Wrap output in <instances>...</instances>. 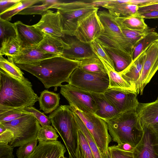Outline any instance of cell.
<instances>
[{
	"mask_svg": "<svg viewBox=\"0 0 158 158\" xmlns=\"http://www.w3.org/2000/svg\"><path fill=\"white\" fill-rule=\"evenodd\" d=\"M81 61L74 60L58 56L28 64H15L20 69L38 78L45 88L60 86L68 82L70 77L78 67Z\"/></svg>",
	"mask_w": 158,
	"mask_h": 158,
	"instance_id": "obj_1",
	"label": "cell"
},
{
	"mask_svg": "<svg viewBox=\"0 0 158 158\" xmlns=\"http://www.w3.org/2000/svg\"><path fill=\"white\" fill-rule=\"evenodd\" d=\"M39 97L27 79L20 81L0 69V106L23 109L33 106Z\"/></svg>",
	"mask_w": 158,
	"mask_h": 158,
	"instance_id": "obj_2",
	"label": "cell"
},
{
	"mask_svg": "<svg viewBox=\"0 0 158 158\" xmlns=\"http://www.w3.org/2000/svg\"><path fill=\"white\" fill-rule=\"evenodd\" d=\"M105 122L113 142L127 143L135 148L142 138L144 131L136 110L120 114Z\"/></svg>",
	"mask_w": 158,
	"mask_h": 158,
	"instance_id": "obj_3",
	"label": "cell"
},
{
	"mask_svg": "<svg viewBox=\"0 0 158 158\" xmlns=\"http://www.w3.org/2000/svg\"><path fill=\"white\" fill-rule=\"evenodd\" d=\"M48 117L64 143L69 158H77L78 127L70 106H60Z\"/></svg>",
	"mask_w": 158,
	"mask_h": 158,
	"instance_id": "obj_4",
	"label": "cell"
},
{
	"mask_svg": "<svg viewBox=\"0 0 158 158\" xmlns=\"http://www.w3.org/2000/svg\"><path fill=\"white\" fill-rule=\"evenodd\" d=\"M51 8L56 9L59 12L63 33L65 35L74 36L79 20L89 13L98 10L99 8L91 1L64 2L59 1Z\"/></svg>",
	"mask_w": 158,
	"mask_h": 158,
	"instance_id": "obj_5",
	"label": "cell"
},
{
	"mask_svg": "<svg viewBox=\"0 0 158 158\" xmlns=\"http://www.w3.org/2000/svg\"><path fill=\"white\" fill-rule=\"evenodd\" d=\"M1 123L13 133V140L8 144L13 148L19 147L37 139L38 133L42 127L38 121L31 114Z\"/></svg>",
	"mask_w": 158,
	"mask_h": 158,
	"instance_id": "obj_6",
	"label": "cell"
},
{
	"mask_svg": "<svg viewBox=\"0 0 158 158\" xmlns=\"http://www.w3.org/2000/svg\"><path fill=\"white\" fill-rule=\"evenodd\" d=\"M70 106L84 123L100 150L106 154L109 144L112 140L106 123L94 114L85 113Z\"/></svg>",
	"mask_w": 158,
	"mask_h": 158,
	"instance_id": "obj_7",
	"label": "cell"
},
{
	"mask_svg": "<svg viewBox=\"0 0 158 158\" xmlns=\"http://www.w3.org/2000/svg\"><path fill=\"white\" fill-rule=\"evenodd\" d=\"M68 83L89 92L104 93L109 89V80L107 74L90 73L78 67L71 75Z\"/></svg>",
	"mask_w": 158,
	"mask_h": 158,
	"instance_id": "obj_8",
	"label": "cell"
},
{
	"mask_svg": "<svg viewBox=\"0 0 158 158\" xmlns=\"http://www.w3.org/2000/svg\"><path fill=\"white\" fill-rule=\"evenodd\" d=\"M60 87V93L70 106L85 113L95 114L96 104L91 93L69 84Z\"/></svg>",
	"mask_w": 158,
	"mask_h": 158,
	"instance_id": "obj_9",
	"label": "cell"
},
{
	"mask_svg": "<svg viewBox=\"0 0 158 158\" xmlns=\"http://www.w3.org/2000/svg\"><path fill=\"white\" fill-rule=\"evenodd\" d=\"M98 11L89 13L78 21L74 36L81 41L90 44L104 32Z\"/></svg>",
	"mask_w": 158,
	"mask_h": 158,
	"instance_id": "obj_10",
	"label": "cell"
},
{
	"mask_svg": "<svg viewBox=\"0 0 158 158\" xmlns=\"http://www.w3.org/2000/svg\"><path fill=\"white\" fill-rule=\"evenodd\" d=\"M140 77L136 84L137 94H143L144 89L158 70V40L146 49Z\"/></svg>",
	"mask_w": 158,
	"mask_h": 158,
	"instance_id": "obj_11",
	"label": "cell"
},
{
	"mask_svg": "<svg viewBox=\"0 0 158 158\" xmlns=\"http://www.w3.org/2000/svg\"><path fill=\"white\" fill-rule=\"evenodd\" d=\"M104 94L120 114L136 110L139 103L135 93L109 88Z\"/></svg>",
	"mask_w": 158,
	"mask_h": 158,
	"instance_id": "obj_12",
	"label": "cell"
},
{
	"mask_svg": "<svg viewBox=\"0 0 158 158\" xmlns=\"http://www.w3.org/2000/svg\"><path fill=\"white\" fill-rule=\"evenodd\" d=\"M142 139L135 147L133 153L134 158H158V138L150 126L143 127Z\"/></svg>",
	"mask_w": 158,
	"mask_h": 158,
	"instance_id": "obj_13",
	"label": "cell"
},
{
	"mask_svg": "<svg viewBox=\"0 0 158 158\" xmlns=\"http://www.w3.org/2000/svg\"><path fill=\"white\" fill-rule=\"evenodd\" d=\"M65 37V41L69 48L64 50L61 56L67 59L77 61L98 57L92 50L90 44L83 42L74 36Z\"/></svg>",
	"mask_w": 158,
	"mask_h": 158,
	"instance_id": "obj_14",
	"label": "cell"
},
{
	"mask_svg": "<svg viewBox=\"0 0 158 158\" xmlns=\"http://www.w3.org/2000/svg\"><path fill=\"white\" fill-rule=\"evenodd\" d=\"M17 38L22 48L38 44L43 39L44 33L33 25L25 24L20 21L14 23Z\"/></svg>",
	"mask_w": 158,
	"mask_h": 158,
	"instance_id": "obj_15",
	"label": "cell"
},
{
	"mask_svg": "<svg viewBox=\"0 0 158 158\" xmlns=\"http://www.w3.org/2000/svg\"><path fill=\"white\" fill-rule=\"evenodd\" d=\"M34 25L44 33L53 36L63 37L65 35L63 32L60 14L57 11L54 12L48 10L41 15L39 21Z\"/></svg>",
	"mask_w": 158,
	"mask_h": 158,
	"instance_id": "obj_16",
	"label": "cell"
},
{
	"mask_svg": "<svg viewBox=\"0 0 158 158\" xmlns=\"http://www.w3.org/2000/svg\"><path fill=\"white\" fill-rule=\"evenodd\" d=\"M39 142L33 152L26 158H58L66 152L60 141Z\"/></svg>",
	"mask_w": 158,
	"mask_h": 158,
	"instance_id": "obj_17",
	"label": "cell"
},
{
	"mask_svg": "<svg viewBox=\"0 0 158 158\" xmlns=\"http://www.w3.org/2000/svg\"><path fill=\"white\" fill-rule=\"evenodd\" d=\"M58 56L43 51L36 45L22 48L19 54L12 58L15 64H28Z\"/></svg>",
	"mask_w": 158,
	"mask_h": 158,
	"instance_id": "obj_18",
	"label": "cell"
},
{
	"mask_svg": "<svg viewBox=\"0 0 158 158\" xmlns=\"http://www.w3.org/2000/svg\"><path fill=\"white\" fill-rule=\"evenodd\" d=\"M136 111L142 127L158 122V100L149 103H139Z\"/></svg>",
	"mask_w": 158,
	"mask_h": 158,
	"instance_id": "obj_19",
	"label": "cell"
},
{
	"mask_svg": "<svg viewBox=\"0 0 158 158\" xmlns=\"http://www.w3.org/2000/svg\"><path fill=\"white\" fill-rule=\"evenodd\" d=\"M96 104L95 114L105 121L114 118L120 114L107 99L104 93H91Z\"/></svg>",
	"mask_w": 158,
	"mask_h": 158,
	"instance_id": "obj_20",
	"label": "cell"
},
{
	"mask_svg": "<svg viewBox=\"0 0 158 158\" xmlns=\"http://www.w3.org/2000/svg\"><path fill=\"white\" fill-rule=\"evenodd\" d=\"M147 49L132 61L127 69L119 73L123 78L132 86L136 92V84L142 70Z\"/></svg>",
	"mask_w": 158,
	"mask_h": 158,
	"instance_id": "obj_21",
	"label": "cell"
},
{
	"mask_svg": "<svg viewBox=\"0 0 158 158\" xmlns=\"http://www.w3.org/2000/svg\"><path fill=\"white\" fill-rule=\"evenodd\" d=\"M37 45L43 51L58 56H61L64 50L69 47L61 37L53 36L46 33H44L43 39Z\"/></svg>",
	"mask_w": 158,
	"mask_h": 158,
	"instance_id": "obj_22",
	"label": "cell"
},
{
	"mask_svg": "<svg viewBox=\"0 0 158 158\" xmlns=\"http://www.w3.org/2000/svg\"><path fill=\"white\" fill-rule=\"evenodd\" d=\"M98 58L103 64L108 75L109 80V89H118L137 94L135 90L115 70L114 66L109 64L102 58Z\"/></svg>",
	"mask_w": 158,
	"mask_h": 158,
	"instance_id": "obj_23",
	"label": "cell"
},
{
	"mask_svg": "<svg viewBox=\"0 0 158 158\" xmlns=\"http://www.w3.org/2000/svg\"><path fill=\"white\" fill-rule=\"evenodd\" d=\"M101 45L113 61L115 69L118 73L125 70L132 62L131 56L116 49Z\"/></svg>",
	"mask_w": 158,
	"mask_h": 158,
	"instance_id": "obj_24",
	"label": "cell"
},
{
	"mask_svg": "<svg viewBox=\"0 0 158 158\" xmlns=\"http://www.w3.org/2000/svg\"><path fill=\"white\" fill-rule=\"evenodd\" d=\"M60 99L59 93L44 90L39 98L40 109L45 114L52 113L60 106Z\"/></svg>",
	"mask_w": 158,
	"mask_h": 158,
	"instance_id": "obj_25",
	"label": "cell"
},
{
	"mask_svg": "<svg viewBox=\"0 0 158 158\" xmlns=\"http://www.w3.org/2000/svg\"><path fill=\"white\" fill-rule=\"evenodd\" d=\"M112 16L119 26L131 30L142 31L149 27L145 23L144 19L139 13L126 17Z\"/></svg>",
	"mask_w": 158,
	"mask_h": 158,
	"instance_id": "obj_26",
	"label": "cell"
},
{
	"mask_svg": "<svg viewBox=\"0 0 158 158\" xmlns=\"http://www.w3.org/2000/svg\"><path fill=\"white\" fill-rule=\"evenodd\" d=\"M0 55L14 57L21 52L22 47L17 37H11L1 43Z\"/></svg>",
	"mask_w": 158,
	"mask_h": 158,
	"instance_id": "obj_27",
	"label": "cell"
},
{
	"mask_svg": "<svg viewBox=\"0 0 158 158\" xmlns=\"http://www.w3.org/2000/svg\"><path fill=\"white\" fill-rule=\"evenodd\" d=\"M73 112L78 127L86 139L94 158H106V154L103 153L100 150L93 138L83 121L78 115Z\"/></svg>",
	"mask_w": 158,
	"mask_h": 158,
	"instance_id": "obj_28",
	"label": "cell"
},
{
	"mask_svg": "<svg viewBox=\"0 0 158 158\" xmlns=\"http://www.w3.org/2000/svg\"><path fill=\"white\" fill-rule=\"evenodd\" d=\"M8 58L7 59L0 55V69L20 81L26 80L27 78L24 77V73L13 62L12 57Z\"/></svg>",
	"mask_w": 158,
	"mask_h": 158,
	"instance_id": "obj_29",
	"label": "cell"
},
{
	"mask_svg": "<svg viewBox=\"0 0 158 158\" xmlns=\"http://www.w3.org/2000/svg\"><path fill=\"white\" fill-rule=\"evenodd\" d=\"M158 40V34L152 31L146 35L135 45L132 55V61L150 45Z\"/></svg>",
	"mask_w": 158,
	"mask_h": 158,
	"instance_id": "obj_30",
	"label": "cell"
},
{
	"mask_svg": "<svg viewBox=\"0 0 158 158\" xmlns=\"http://www.w3.org/2000/svg\"><path fill=\"white\" fill-rule=\"evenodd\" d=\"M79 68L85 72L98 74H107L104 65L98 57L81 61Z\"/></svg>",
	"mask_w": 158,
	"mask_h": 158,
	"instance_id": "obj_31",
	"label": "cell"
},
{
	"mask_svg": "<svg viewBox=\"0 0 158 158\" xmlns=\"http://www.w3.org/2000/svg\"><path fill=\"white\" fill-rule=\"evenodd\" d=\"M41 1V0H21L13 7L0 14V19L9 21L13 16L25 9Z\"/></svg>",
	"mask_w": 158,
	"mask_h": 158,
	"instance_id": "obj_32",
	"label": "cell"
},
{
	"mask_svg": "<svg viewBox=\"0 0 158 158\" xmlns=\"http://www.w3.org/2000/svg\"><path fill=\"white\" fill-rule=\"evenodd\" d=\"M31 114L23 109L11 108L0 106V123L11 121Z\"/></svg>",
	"mask_w": 158,
	"mask_h": 158,
	"instance_id": "obj_33",
	"label": "cell"
},
{
	"mask_svg": "<svg viewBox=\"0 0 158 158\" xmlns=\"http://www.w3.org/2000/svg\"><path fill=\"white\" fill-rule=\"evenodd\" d=\"M77 134L78 143L76 152L77 158H94L88 142L78 127Z\"/></svg>",
	"mask_w": 158,
	"mask_h": 158,
	"instance_id": "obj_34",
	"label": "cell"
},
{
	"mask_svg": "<svg viewBox=\"0 0 158 158\" xmlns=\"http://www.w3.org/2000/svg\"><path fill=\"white\" fill-rule=\"evenodd\" d=\"M59 2L58 0H42V5L30 6L21 11L18 15H42L47 10L51 9L54 4L58 3Z\"/></svg>",
	"mask_w": 158,
	"mask_h": 158,
	"instance_id": "obj_35",
	"label": "cell"
},
{
	"mask_svg": "<svg viewBox=\"0 0 158 158\" xmlns=\"http://www.w3.org/2000/svg\"><path fill=\"white\" fill-rule=\"evenodd\" d=\"M119 26L123 34L133 48L135 44L146 35L149 32L154 30L153 28L148 27L142 31H136L131 30L119 25Z\"/></svg>",
	"mask_w": 158,
	"mask_h": 158,
	"instance_id": "obj_36",
	"label": "cell"
},
{
	"mask_svg": "<svg viewBox=\"0 0 158 158\" xmlns=\"http://www.w3.org/2000/svg\"><path fill=\"white\" fill-rule=\"evenodd\" d=\"M59 136L53 127L50 125L42 127L37 134L39 142L58 141Z\"/></svg>",
	"mask_w": 158,
	"mask_h": 158,
	"instance_id": "obj_37",
	"label": "cell"
},
{
	"mask_svg": "<svg viewBox=\"0 0 158 158\" xmlns=\"http://www.w3.org/2000/svg\"><path fill=\"white\" fill-rule=\"evenodd\" d=\"M17 31L14 23L0 19V39L1 43L11 37L17 36Z\"/></svg>",
	"mask_w": 158,
	"mask_h": 158,
	"instance_id": "obj_38",
	"label": "cell"
},
{
	"mask_svg": "<svg viewBox=\"0 0 158 158\" xmlns=\"http://www.w3.org/2000/svg\"><path fill=\"white\" fill-rule=\"evenodd\" d=\"M38 141L35 139L19 146L16 152L18 158H26L30 155L36 148Z\"/></svg>",
	"mask_w": 158,
	"mask_h": 158,
	"instance_id": "obj_39",
	"label": "cell"
},
{
	"mask_svg": "<svg viewBox=\"0 0 158 158\" xmlns=\"http://www.w3.org/2000/svg\"><path fill=\"white\" fill-rule=\"evenodd\" d=\"M91 48L97 56L102 58L109 64L114 66V63L104 48L96 40L90 44Z\"/></svg>",
	"mask_w": 158,
	"mask_h": 158,
	"instance_id": "obj_40",
	"label": "cell"
},
{
	"mask_svg": "<svg viewBox=\"0 0 158 158\" xmlns=\"http://www.w3.org/2000/svg\"><path fill=\"white\" fill-rule=\"evenodd\" d=\"M23 110L32 114L38 121L41 127L49 125L51 123L48 116L35 107L31 106L23 109Z\"/></svg>",
	"mask_w": 158,
	"mask_h": 158,
	"instance_id": "obj_41",
	"label": "cell"
},
{
	"mask_svg": "<svg viewBox=\"0 0 158 158\" xmlns=\"http://www.w3.org/2000/svg\"><path fill=\"white\" fill-rule=\"evenodd\" d=\"M108 149L112 158H134L133 152L121 150L112 146L109 147Z\"/></svg>",
	"mask_w": 158,
	"mask_h": 158,
	"instance_id": "obj_42",
	"label": "cell"
},
{
	"mask_svg": "<svg viewBox=\"0 0 158 158\" xmlns=\"http://www.w3.org/2000/svg\"><path fill=\"white\" fill-rule=\"evenodd\" d=\"M13 148L8 144H0V158H14Z\"/></svg>",
	"mask_w": 158,
	"mask_h": 158,
	"instance_id": "obj_43",
	"label": "cell"
},
{
	"mask_svg": "<svg viewBox=\"0 0 158 158\" xmlns=\"http://www.w3.org/2000/svg\"><path fill=\"white\" fill-rule=\"evenodd\" d=\"M14 134L10 130L7 129L0 133V144L8 145L13 140Z\"/></svg>",
	"mask_w": 158,
	"mask_h": 158,
	"instance_id": "obj_44",
	"label": "cell"
},
{
	"mask_svg": "<svg viewBox=\"0 0 158 158\" xmlns=\"http://www.w3.org/2000/svg\"><path fill=\"white\" fill-rule=\"evenodd\" d=\"M21 0H0V14L10 9Z\"/></svg>",
	"mask_w": 158,
	"mask_h": 158,
	"instance_id": "obj_45",
	"label": "cell"
},
{
	"mask_svg": "<svg viewBox=\"0 0 158 158\" xmlns=\"http://www.w3.org/2000/svg\"><path fill=\"white\" fill-rule=\"evenodd\" d=\"M138 13L141 15L153 10H158V2L139 6Z\"/></svg>",
	"mask_w": 158,
	"mask_h": 158,
	"instance_id": "obj_46",
	"label": "cell"
},
{
	"mask_svg": "<svg viewBox=\"0 0 158 158\" xmlns=\"http://www.w3.org/2000/svg\"><path fill=\"white\" fill-rule=\"evenodd\" d=\"M112 147L121 150L131 152H133L134 148L129 144L123 143H118V145L112 146Z\"/></svg>",
	"mask_w": 158,
	"mask_h": 158,
	"instance_id": "obj_47",
	"label": "cell"
},
{
	"mask_svg": "<svg viewBox=\"0 0 158 158\" xmlns=\"http://www.w3.org/2000/svg\"><path fill=\"white\" fill-rule=\"evenodd\" d=\"M144 19H158V10H153L140 15Z\"/></svg>",
	"mask_w": 158,
	"mask_h": 158,
	"instance_id": "obj_48",
	"label": "cell"
},
{
	"mask_svg": "<svg viewBox=\"0 0 158 158\" xmlns=\"http://www.w3.org/2000/svg\"><path fill=\"white\" fill-rule=\"evenodd\" d=\"M149 126L151 127L155 131L158 138V122L152 126Z\"/></svg>",
	"mask_w": 158,
	"mask_h": 158,
	"instance_id": "obj_49",
	"label": "cell"
},
{
	"mask_svg": "<svg viewBox=\"0 0 158 158\" xmlns=\"http://www.w3.org/2000/svg\"><path fill=\"white\" fill-rule=\"evenodd\" d=\"M6 128L1 123H0V133L5 131Z\"/></svg>",
	"mask_w": 158,
	"mask_h": 158,
	"instance_id": "obj_50",
	"label": "cell"
},
{
	"mask_svg": "<svg viewBox=\"0 0 158 158\" xmlns=\"http://www.w3.org/2000/svg\"><path fill=\"white\" fill-rule=\"evenodd\" d=\"M106 158H112L110 152L108 148V152L106 153Z\"/></svg>",
	"mask_w": 158,
	"mask_h": 158,
	"instance_id": "obj_51",
	"label": "cell"
},
{
	"mask_svg": "<svg viewBox=\"0 0 158 158\" xmlns=\"http://www.w3.org/2000/svg\"><path fill=\"white\" fill-rule=\"evenodd\" d=\"M58 158H67L64 156V155H62Z\"/></svg>",
	"mask_w": 158,
	"mask_h": 158,
	"instance_id": "obj_52",
	"label": "cell"
},
{
	"mask_svg": "<svg viewBox=\"0 0 158 158\" xmlns=\"http://www.w3.org/2000/svg\"><path fill=\"white\" fill-rule=\"evenodd\" d=\"M156 100H158V96Z\"/></svg>",
	"mask_w": 158,
	"mask_h": 158,
	"instance_id": "obj_53",
	"label": "cell"
}]
</instances>
